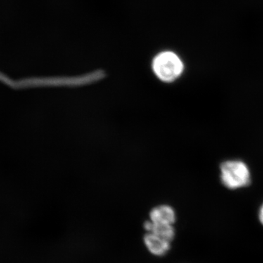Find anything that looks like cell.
<instances>
[{
	"label": "cell",
	"mask_w": 263,
	"mask_h": 263,
	"mask_svg": "<svg viewBox=\"0 0 263 263\" xmlns=\"http://www.w3.org/2000/svg\"><path fill=\"white\" fill-rule=\"evenodd\" d=\"M154 73L162 82L173 83L181 77L184 63L176 52L163 51L157 53L152 60Z\"/></svg>",
	"instance_id": "6da1fadb"
},
{
	"label": "cell",
	"mask_w": 263,
	"mask_h": 263,
	"mask_svg": "<svg viewBox=\"0 0 263 263\" xmlns=\"http://www.w3.org/2000/svg\"><path fill=\"white\" fill-rule=\"evenodd\" d=\"M143 241L148 252L155 257H163L168 253L172 243L152 233H145Z\"/></svg>",
	"instance_id": "3957f363"
},
{
	"label": "cell",
	"mask_w": 263,
	"mask_h": 263,
	"mask_svg": "<svg viewBox=\"0 0 263 263\" xmlns=\"http://www.w3.org/2000/svg\"><path fill=\"white\" fill-rule=\"evenodd\" d=\"M149 220L155 224L174 226L176 221V213L169 205H160L150 211Z\"/></svg>",
	"instance_id": "277c9868"
},
{
	"label": "cell",
	"mask_w": 263,
	"mask_h": 263,
	"mask_svg": "<svg viewBox=\"0 0 263 263\" xmlns=\"http://www.w3.org/2000/svg\"><path fill=\"white\" fill-rule=\"evenodd\" d=\"M220 180L228 190L247 187L252 182V173L248 164L240 160H228L219 166Z\"/></svg>",
	"instance_id": "7a4b0ae2"
},
{
	"label": "cell",
	"mask_w": 263,
	"mask_h": 263,
	"mask_svg": "<svg viewBox=\"0 0 263 263\" xmlns=\"http://www.w3.org/2000/svg\"><path fill=\"white\" fill-rule=\"evenodd\" d=\"M143 228L146 233H154L171 242H172L176 237V229L174 226L155 224L148 219L143 223Z\"/></svg>",
	"instance_id": "5b68a950"
},
{
	"label": "cell",
	"mask_w": 263,
	"mask_h": 263,
	"mask_svg": "<svg viewBox=\"0 0 263 263\" xmlns=\"http://www.w3.org/2000/svg\"><path fill=\"white\" fill-rule=\"evenodd\" d=\"M258 219L259 222L263 226V203L261 205L259 209Z\"/></svg>",
	"instance_id": "8992f818"
}]
</instances>
